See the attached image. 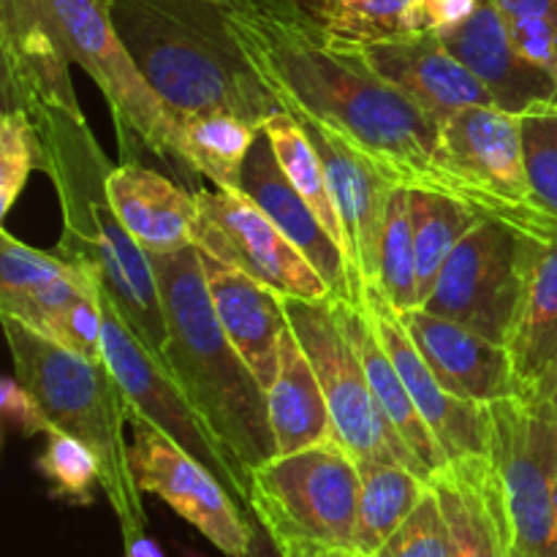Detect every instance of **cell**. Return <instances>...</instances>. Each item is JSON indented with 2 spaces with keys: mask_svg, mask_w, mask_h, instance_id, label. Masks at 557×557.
Listing matches in <instances>:
<instances>
[{
  "mask_svg": "<svg viewBox=\"0 0 557 557\" xmlns=\"http://www.w3.org/2000/svg\"><path fill=\"white\" fill-rule=\"evenodd\" d=\"M221 3H232V0H221Z\"/></svg>",
  "mask_w": 557,
  "mask_h": 557,
  "instance_id": "48",
  "label": "cell"
},
{
  "mask_svg": "<svg viewBox=\"0 0 557 557\" xmlns=\"http://www.w3.org/2000/svg\"><path fill=\"white\" fill-rule=\"evenodd\" d=\"M451 169L517 210H536L528 183L522 125L498 107H466L441 123ZM542 210V207H539Z\"/></svg>",
  "mask_w": 557,
  "mask_h": 557,
  "instance_id": "18",
  "label": "cell"
},
{
  "mask_svg": "<svg viewBox=\"0 0 557 557\" xmlns=\"http://www.w3.org/2000/svg\"><path fill=\"white\" fill-rule=\"evenodd\" d=\"M150 261L169 326L163 362L250 490V473L277 457L267 389L218 321L199 248Z\"/></svg>",
  "mask_w": 557,
  "mask_h": 557,
  "instance_id": "4",
  "label": "cell"
},
{
  "mask_svg": "<svg viewBox=\"0 0 557 557\" xmlns=\"http://www.w3.org/2000/svg\"><path fill=\"white\" fill-rule=\"evenodd\" d=\"M114 27L172 114L232 112L264 128L281 103L239 47L221 0H109Z\"/></svg>",
  "mask_w": 557,
  "mask_h": 557,
  "instance_id": "5",
  "label": "cell"
},
{
  "mask_svg": "<svg viewBox=\"0 0 557 557\" xmlns=\"http://www.w3.org/2000/svg\"><path fill=\"white\" fill-rule=\"evenodd\" d=\"M228 22L286 112L330 125L395 183L455 196L520 232H547L557 223L539 207L517 210L460 177L446 158L438 120L368 69L299 0H232Z\"/></svg>",
  "mask_w": 557,
  "mask_h": 557,
  "instance_id": "1",
  "label": "cell"
},
{
  "mask_svg": "<svg viewBox=\"0 0 557 557\" xmlns=\"http://www.w3.org/2000/svg\"><path fill=\"white\" fill-rule=\"evenodd\" d=\"M44 337L90 359V362H103L101 288L96 294H82V297L71 299L65 308H60Z\"/></svg>",
  "mask_w": 557,
  "mask_h": 557,
  "instance_id": "39",
  "label": "cell"
},
{
  "mask_svg": "<svg viewBox=\"0 0 557 557\" xmlns=\"http://www.w3.org/2000/svg\"><path fill=\"white\" fill-rule=\"evenodd\" d=\"M243 557H286V553H283L281 544L270 536V531H267L256 517H250V544L248 553Z\"/></svg>",
  "mask_w": 557,
  "mask_h": 557,
  "instance_id": "42",
  "label": "cell"
},
{
  "mask_svg": "<svg viewBox=\"0 0 557 557\" xmlns=\"http://www.w3.org/2000/svg\"><path fill=\"white\" fill-rule=\"evenodd\" d=\"M451 54L482 82L495 107L515 117L557 109V82L520 52L493 0H482L466 22L435 30Z\"/></svg>",
  "mask_w": 557,
  "mask_h": 557,
  "instance_id": "16",
  "label": "cell"
},
{
  "mask_svg": "<svg viewBox=\"0 0 557 557\" xmlns=\"http://www.w3.org/2000/svg\"><path fill=\"white\" fill-rule=\"evenodd\" d=\"M482 0H419L417 3V20L419 30H446L476 11Z\"/></svg>",
  "mask_w": 557,
  "mask_h": 557,
  "instance_id": "41",
  "label": "cell"
},
{
  "mask_svg": "<svg viewBox=\"0 0 557 557\" xmlns=\"http://www.w3.org/2000/svg\"><path fill=\"white\" fill-rule=\"evenodd\" d=\"M351 557H362V555H354V553H351Z\"/></svg>",
  "mask_w": 557,
  "mask_h": 557,
  "instance_id": "49",
  "label": "cell"
},
{
  "mask_svg": "<svg viewBox=\"0 0 557 557\" xmlns=\"http://www.w3.org/2000/svg\"><path fill=\"white\" fill-rule=\"evenodd\" d=\"M357 466L359 509L351 553L373 557L417 509V504L430 490V482H424L400 462L357 460Z\"/></svg>",
  "mask_w": 557,
  "mask_h": 557,
  "instance_id": "29",
  "label": "cell"
},
{
  "mask_svg": "<svg viewBox=\"0 0 557 557\" xmlns=\"http://www.w3.org/2000/svg\"><path fill=\"white\" fill-rule=\"evenodd\" d=\"M38 169V134L22 109H5L0 117V215H9L30 172Z\"/></svg>",
  "mask_w": 557,
  "mask_h": 557,
  "instance_id": "36",
  "label": "cell"
},
{
  "mask_svg": "<svg viewBox=\"0 0 557 557\" xmlns=\"http://www.w3.org/2000/svg\"><path fill=\"white\" fill-rule=\"evenodd\" d=\"M373 557H449V531L433 484Z\"/></svg>",
  "mask_w": 557,
  "mask_h": 557,
  "instance_id": "38",
  "label": "cell"
},
{
  "mask_svg": "<svg viewBox=\"0 0 557 557\" xmlns=\"http://www.w3.org/2000/svg\"><path fill=\"white\" fill-rule=\"evenodd\" d=\"M525 397H533V400L542 403V406L547 408V411L557 419V362H555V368L549 370L547 375H544L542 384H539L536 389H533L531 395H525Z\"/></svg>",
  "mask_w": 557,
  "mask_h": 557,
  "instance_id": "44",
  "label": "cell"
},
{
  "mask_svg": "<svg viewBox=\"0 0 557 557\" xmlns=\"http://www.w3.org/2000/svg\"><path fill=\"white\" fill-rule=\"evenodd\" d=\"M103 310V359L114 373L117 384L123 386L125 400L131 413L147 419L152 428L183 446L190 457L210 468L228 493L237 498L245 511H250V490L234 471L232 460L221 449L218 438L212 435L210 424L201 419V413L190 406L185 392L174 381L172 370L166 368L161 357L131 330L128 321L120 315V310L101 294Z\"/></svg>",
  "mask_w": 557,
  "mask_h": 557,
  "instance_id": "10",
  "label": "cell"
},
{
  "mask_svg": "<svg viewBox=\"0 0 557 557\" xmlns=\"http://www.w3.org/2000/svg\"><path fill=\"white\" fill-rule=\"evenodd\" d=\"M194 245L281 297L326 302L330 286L308 256L243 190L196 188Z\"/></svg>",
  "mask_w": 557,
  "mask_h": 557,
  "instance_id": "11",
  "label": "cell"
},
{
  "mask_svg": "<svg viewBox=\"0 0 557 557\" xmlns=\"http://www.w3.org/2000/svg\"><path fill=\"white\" fill-rule=\"evenodd\" d=\"M283 310H286L288 326L319 375L321 392L330 408L332 438L354 460L400 462L424 482H433V473L413 455L411 446L397 433L395 424L375 400L362 359L354 343L348 341L332 299L308 302V299L283 297Z\"/></svg>",
  "mask_w": 557,
  "mask_h": 557,
  "instance_id": "8",
  "label": "cell"
},
{
  "mask_svg": "<svg viewBox=\"0 0 557 557\" xmlns=\"http://www.w3.org/2000/svg\"><path fill=\"white\" fill-rule=\"evenodd\" d=\"M292 114V112H288ZM324 161L343 226V256L351 283V308L364 310V294L381 283V239L395 180L346 136L310 117H297Z\"/></svg>",
  "mask_w": 557,
  "mask_h": 557,
  "instance_id": "14",
  "label": "cell"
},
{
  "mask_svg": "<svg viewBox=\"0 0 557 557\" xmlns=\"http://www.w3.org/2000/svg\"><path fill=\"white\" fill-rule=\"evenodd\" d=\"M38 134V172L54 185L63 215L58 253L85 267L131 330L163 359L166 313L150 253L123 226L109 199L112 166L85 112L41 107L27 112Z\"/></svg>",
  "mask_w": 557,
  "mask_h": 557,
  "instance_id": "3",
  "label": "cell"
},
{
  "mask_svg": "<svg viewBox=\"0 0 557 557\" xmlns=\"http://www.w3.org/2000/svg\"><path fill=\"white\" fill-rule=\"evenodd\" d=\"M555 511H557V482H555Z\"/></svg>",
  "mask_w": 557,
  "mask_h": 557,
  "instance_id": "47",
  "label": "cell"
},
{
  "mask_svg": "<svg viewBox=\"0 0 557 557\" xmlns=\"http://www.w3.org/2000/svg\"><path fill=\"white\" fill-rule=\"evenodd\" d=\"M201 253L212 308L228 341L234 343L264 389H270L281 370L283 332L288 330L283 297L245 272L223 264L215 256Z\"/></svg>",
  "mask_w": 557,
  "mask_h": 557,
  "instance_id": "22",
  "label": "cell"
},
{
  "mask_svg": "<svg viewBox=\"0 0 557 557\" xmlns=\"http://www.w3.org/2000/svg\"><path fill=\"white\" fill-rule=\"evenodd\" d=\"M180 158L188 177H205L218 190H243V169L261 128L232 112L177 114Z\"/></svg>",
  "mask_w": 557,
  "mask_h": 557,
  "instance_id": "28",
  "label": "cell"
},
{
  "mask_svg": "<svg viewBox=\"0 0 557 557\" xmlns=\"http://www.w3.org/2000/svg\"><path fill=\"white\" fill-rule=\"evenodd\" d=\"M531 196L544 212L557 218V109L520 117Z\"/></svg>",
  "mask_w": 557,
  "mask_h": 557,
  "instance_id": "37",
  "label": "cell"
},
{
  "mask_svg": "<svg viewBox=\"0 0 557 557\" xmlns=\"http://www.w3.org/2000/svg\"><path fill=\"white\" fill-rule=\"evenodd\" d=\"M180 557H207V555H201V553H196V549H180Z\"/></svg>",
  "mask_w": 557,
  "mask_h": 557,
  "instance_id": "46",
  "label": "cell"
},
{
  "mask_svg": "<svg viewBox=\"0 0 557 557\" xmlns=\"http://www.w3.org/2000/svg\"><path fill=\"white\" fill-rule=\"evenodd\" d=\"M517 297L520 228L482 218L451 250L422 308L506 346Z\"/></svg>",
  "mask_w": 557,
  "mask_h": 557,
  "instance_id": "12",
  "label": "cell"
},
{
  "mask_svg": "<svg viewBox=\"0 0 557 557\" xmlns=\"http://www.w3.org/2000/svg\"><path fill=\"white\" fill-rule=\"evenodd\" d=\"M400 321L446 392L473 403L520 395L515 362L504 343L424 308L406 310Z\"/></svg>",
  "mask_w": 557,
  "mask_h": 557,
  "instance_id": "19",
  "label": "cell"
},
{
  "mask_svg": "<svg viewBox=\"0 0 557 557\" xmlns=\"http://www.w3.org/2000/svg\"><path fill=\"white\" fill-rule=\"evenodd\" d=\"M506 348L520 395H531L557 362V223L520 232V297Z\"/></svg>",
  "mask_w": 557,
  "mask_h": 557,
  "instance_id": "20",
  "label": "cell"
},
{
  "mask_svg": "<svg viewBox=\"0 0 557 557\" xmlns=\"http://www.w3.org/2000/svg\"><path fill=\"white\" fill-rule=\"evenodd\" d=\"M96 292V277L85 267L63 259L58 250L30 248L5 228L0 232V315L47 335L60 308Z\"/></svg>",
  "mask_w": 557,
  "mask_h": 557,
  "instance_id": "23",
  "label": "cell"
},
{
  "mask_svg": "<svg viewBox=\"0 0 557 557\" xmlns=\"http://www.w3.org/2000/svg\"><path fill=\"white\" fill-rule=\"evenodd\" d=\"M482 212L455 196L428 188H411L413 245H417L419 308L430 299L441 270L462 237L482 221Z\"/></svg>",
  "mask_w": 557,
  "mask_h": 557,
  "instance_id": "30",
  "label": "cell"
},
{
  "mask_svg": "<svg viewBox=\"0 0 557 557\" xmlns=\"http://www.w3.org/2000/svg\"><path fill=\"white\" fill-rule=\"evenodd\" d=\"M243 194L250 196L270 221L308 256L310 264L319 270L330 286L335 302L351 305V283H348V264L341 245L332 239L324 223L315 218L308 201L297 194L292 180L283 172L272 141L261 131L259 139L250 147V156L243 169Z\"/></svg>",
  "mask_w": 557,
  "mask_h": 557,
  "instance_id": "21",
  "label": "cell"
},
{
  "mask_svg": "<svg viewBox=\"0 0 557 557\" xmlns=\"http://www.w3.org/2000/svg\"><path fill=\"white\" fill-rule=\"evenodd\" d=\"M337 315H341V324L346 330L348 341L357 348L359 359H362V368L368 373L370 386H373V395L379 400V406L384 408V413L389 417V422L395 424L397 433L406 438V444L411 446L413 455L422 460V466L428 468L430 473H441L446 466H449V457L441 449L438 438L433 435L430 424L424 422V417L419 413L417 403H413L411 392L403 384L400 373H397L395 362L389 359V354L381 346L379 335L370 326V319L364 310L351 308L348 302H335Z\"/></svg>",
  "mask_w": 557,
  "mask_h": 557,
  "instance_id": "26",
  "label": "cell"
},
{
  "mask_svg": "<svg viewBox=\"0 0 557 557\" xmlns=\"http://www.w3.org/2000/svg\"><path fill=\"white\" fill-rule=\"evenodd\" d=\"M36 471L49 484V495L69 506H90L92 490L101 487V468L96 455L82 441L52 430L38 455Z\"/></svg>",
  "mask_w": 557,
  "mask_h": 557,
  "instance_id": "34",
  "label": "cell"
},
{
  "mask_svg": "<svg viewBox=\"0 0 557 557\" xmlns=\"http://www.w3.org/2000/svg\"><path fill=\"white\" fill-rule=\"evenodd\" d=\"M359 466L335 438L277 455L250 473V515L275 542L354 549Z\"/></svg>",
  "mask_w": 557,
  "mask_h": 557,
  "instance_id": "7",
  "label": "cell"
},
{
  "mask_svg": "<svg viewBox=\"0 0 557 557\" xmlns=\"http://www.w3.org/2000/svg\"><path fill=\"white\" fill-rule=\"evenodd\" d=\"M490 462L500 482L509 557H557V419L525 395L487 403Z\"/></svg>",
  "mask_w": 557,
  "mask_h": 557,
  "instance_id": "9",
  "label": "cell"
},
{
  "mask_svg": "<svg viewBox=\"0 0 557 557\" xmlns=\"http://www.w3.org/2000/svg\"><path fill=\"white\" fill-rule=\"evenodd\" d=\"M525 58L557 82V0H493Z\"/></svg>",
  "mask_w": 557,
  "mask_h": 557,
  "instance_id": "35",
  "label": "cell"
},
{
  "mask_svg": "<svg viewBox=\"0 0 557 557\" xmlns=\"http://www.w3.org/2000/svg\"><path fill=\"white\" fill-rule=\"evenodd\" d=\"M0 413L5 428H14L22 435H49L54 430L36 397L16 381V375L0 381Z\"/></svg>",
  "mask_w": 557,
  "mask_h": 557,
  "instance_id": "40",
  "label": "cell"
},
{
  "mask_svg": "<svg viewBox=\"0 0 557 557\" xmlns=\"http://www.w3.org/2000/svg\"><path fill=\"white\" fill-rule=\"evenodd\" d=\"M0 321L16 381L36 397L54 430L82 441L96 455L101 490L123 539L147 533L141 490L131 471V446L123 433L131 422V406L107 359L90 362L11 315H0Z\"/></svg>",
  "mask_w": 557,
  "mask_h": 557,
  "instance_id": "6",
  "label": "cell"
},
{
  "mask_svg": "<svg viewBox=\"0 0 557 557\" xmlns=\"http://www.w3.org/2000/svg\"><path fill=\"white\" fill-rule=\"evenodd\" d=\"M114 212L145 253H174L194 245L196 196L136 158L112 166L107 180Z\"/></svg>",
  "mask_w": 557,
  "mask_h": 557,
  "instance_id": "25",
  "label": "cell"
},
{
  "mask_svg": "<svg viewBox=\"0 0 557 557\" xmlns=\"http://www.w3.org/2000/svg\"><path fill=\"white\" fill-rule=\"evenodd\" d=\"M261 131H264L267 139L272 141V150H275L277 161H281L283 172L292 180L297 194L308 201L310 210L315 212V218L324 223L326 232L332 234V239H335L343 250L341 215H337L335 199H332L324 161H321L319 150H315L308 131H305L302 125H299V120L294 117V114H288L286 109L272 114Z\"/></svg>",
  "mask_w": 557,
  "mask_h": 557,
  "instance_id": "31",
  "label": "cell"
},
{
  "mask_svg": "<svg viewBox=\"0 0 557 557\" xmlns=\"http://www.w3.org/2000/svg\"><path fill=\"white\" fill-rule=\"evenodd\" d=\"M321 27L346 41H381L419 30V0H299Z\"/></svg>",
  "mask_w": 557,
  "mask_h": 557,
  "instance_id": "32",
  "label": "cell"
},
{
  "mask_svg": "<svg viewBox=\"0 0 557 557\" xmlns=\"http://www.w3.org/2000/svg\"><path fill=\"white\" fill-rule=\"evenodd\" d=\"M346 47L381 79L428 109L438 123L466 107H495L487 87L446 49L435 30L381 41H346Z\"/></svg>",
  "mask_w": 557,
  "mask_h": 557,
  "instance_id": "17",
  "label": "cell"
},
{
  "mask_svg": "<svg viewBox=\"0 0 557 557\" xmlns=\"http://www.w3.org/2000/svg\"><path fill=\"white\" fill-rule=\"evenodd\" d=\"M381 292L397 313L419 308L417 245H413L411 188L395 185L386 207L384 239H381Z\"/></svg>",
  "mask_w": 557,
  "mask_h": 557,
  "instance_id": "33",
  "label": "cell"
},
{
  "mask_svg": "<svg viewBox=\"0 0 557 557\" xmlns=\"http://www.w3.org/2000/svg\"><path fill=\"white\" fill-rule=\"evenodd\" d=\"M286 557H351L348 549L324 547V544H310V542H277Z\"/></svg>",
  "mask_w": 557,
  "mask_h": 557,
  "instance_id": "43",
  "label": "cell"
},
{
  "mask_svg": "<svg viewBox=\"0 0 557 557\" xmlns=\"http://www.w3.org/2000/svg\"><path fill=\"white\" fill-rule=\"evenodd\" d=\"M267 406H270L277 455H292V451L332 438L330 408H326L319 375L292 326L283 332L281 370H277L275 384L267 389Z\"/></svg>",
  "mask_w": 557,
  "mask_h": 557,
  "instance_id": "27",
  "label": "cell"
},
{
  "mask_svg": "<svg viewBox=\"0 0 557 557\" xmlns=\"http://www.w3.org/2000/svg\"><path fill=\"white\" fill-rule=\"evenodd\" d=\"M364 313H368L370 326L379 335L384 351L395 362L403 384L411 392L419 413L430 424L449 462L466 460V457H490L493 419H490L487 403L462 400V397L444 389L438 375L430 370L422 351L403 326L400 313L392 308V302L381 288H370L364 294Z\"/></svg>",
  "mask_w": 557,
  "mask_h": 557,
  "instance_id": "15",
  "label": "cell"
},
{
  "mask_svg": "<svg viewBox=\"0 0 557 557\" xmlns=\"http://www.w3.org/2000/svg\"><path fill=\"white\" fill-rule=\"evenodd\" d=\"M449 531V557H509V522L490 457L455 460L433 476Z\"/></svg>",
  "mask_w": 557,
  "mask_h": 557,
  "instance_id": "24",
  "label": "cell"
},
{
  "mask_svg": "<svg viewBox=\"0 0 557 557\" xmlns=\"http://www.w3.org/2000/svg\"><path fill=\"white\" fill-rule=\"evenodd\" d=\"M131 471L136 487L161 498L226 557L248 553L253 515L237 504L226 484L136 413H131Z\"/></svg>",
  "mask_w": 557,
  "mask_h": 557,
  "instance_id": "13",
  "label": "cell"
},
{
  "mask_svg": "<svg viewBox=\"0 0 557 557\" xmlns=\"http://www.w3.org/2000/svg\"><path fill=\"white\" fill-rule=\"evenodd\" d=\"M0 60L5 109L79 112L71 82V65H79L112 109L125 161L141 147L185 174L177 114L136 69L109 0H0Z\"/></svg>",
  "mask_w": 557,
  "mask_h": 557,
  "instance_id": "2",
  "label": "cell"
},
{
  "mask_svg": "<svg viewBox=\"0 0 557 557\" xmlns=\"http://www.w3.org/2000/svg\"><path fill=\"white\" fill-rule=\"evenodd\" d=\"M123 544H125V557H166L163 555L161 544H158L156 539L147 536V533L123 539Z\"/></svg>",
  "mask_w": 557,
  "mask_h": 557,
  "instance_id": "45",
  "label": "cell"
}]
</instances>
